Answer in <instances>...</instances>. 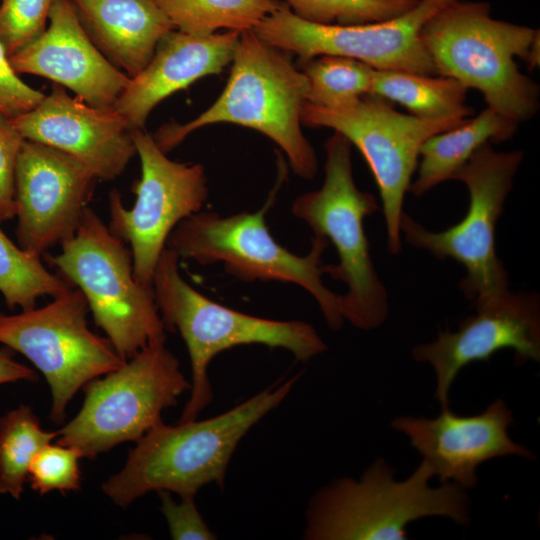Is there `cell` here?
Returning a JSON list of instances; mask_svg holds the SVG:
<instances>
[{"label": "cell", "mask_w": 540, "mask_h": 540, "mask_svg": "<svg viewBox=\"0 0 540 540\" xmlns=\"http://www.w3.org/2000/svg\"><path fill=\"white\" fill-rule=\"evenodd\" d=\"M298 375L271 386L215 417L153 426L129 452L121 471L102 485L118 506L151 491L195 497L204 485L224 487L227 467L242 438L290 393Z\"/></svg>", "instance_id": "6da1fadb"}, {"label": "cell", "mask_w": 540, "mask_h": 540, "mask_svg": "<svg viewBox=\"0 0 540 540\" xmlns=\"http://www.w3.org/2000/svg\"><path fill=\"white\" fill-rule=\"evenodd\" d=\"M309 84L291 54L266 44L252 30L240 33L226 86L193 120L167 123L153 136L165 153L202 127L230 123L254 129L277 144L296 175L315 177L317 157L301 129Z\"/></svg>", "instance_id": "7a4b0ae2"}, {"label": "cell", "mask_w": 540, "mask_h": 540, "mask_svg": "<svg viewBox=\"0 0 540 540\" xmlns=\"http://www.w3.org/2000/svg\"><path fill=\"white\" fill-rule=\"evenodd\" d=\"M538 29L497 20L484 1H454L431 16L421 39L438 75L480 91L499 114L517 123L539 109V87L521 73L515 58L528 63Z\"/></svg>", "instance_id": "3957f363"}, {"label": "cell", "mask_w": 540, "mask_h": 540, "mask_svg": "<svg viewBox=\"0 0 540 540\" xmlns=\"http://www.w3.org/2000/svg\"><path fill=\"white\" fill-rule=\"evenodd\" d=\"M179 259L166 247L152 279L164 327L180 333L191 363L190 397L179 422L196 419L212 401L208 367L211 360L225 350L259 344L288 350L296 360L303 362L327 350L325 342L307 322L257 317L209 299L181 276Z\"/></svg>", "instance_id": "277c9868"}, {"label": "cell", "mask_w": 540, "mask_h": 540, "mask_svg": "<svg viewBox=\"0 0 540 540\" xmlns=\"http://www.w3.org/2000/svg\"><path fill=\"white\" fill-rule=\"evenodd\" d=\"M430 465L422 460L411 476L396 481L379 459L360 480L343 478L317 492L307 510L304 538L309 540L406 539L410 522L444 516L469 522L466 488L444 482L433 488Z\"/></svg>", "instance_id": "5b68a950"}, {"label": "cell", "mask_w": 540, "mask_h": 540, "mask_svg": "<svg viewBox=\"0 0 540 540\" xmlns=\"http://www.w3.org/2000/svg\"><path fill=\"white\" fill-rule=\"evenodd\" d=\"M281 182L279 173L267 201L255 212L223 216L201 210L189 216L171 232L167 247L179 258L192 259L201 265L220 263L227 273L245 282L296 284L315 299L328 326L338 330L344 322L339 295L328 289L322 280V255L329 245L328 240L314 235L310 251L297 255L280 245L266 225V212Z\"/></svg>", "instance_id": "8992f818"}, {"label": "cell", "mask_w": 540, "mask_h": 540, "mask_svg": "<svg viewBox=\"0 0 540 540\" xmlns=\"http://www.w3.org/2000/svg\"><path fill=\"white\" fill-rule=\"evenodd\" d=\"M351 147L334 131L324 145L322 186L297 197L292 213L336 249L338 264L323 268L347 286L345 294L339 295L342 318L358 329L371 330L379 327L389 312L388 294L371 259L363 224L380 207L373 194L355 183Z\"/></svg>", "instance_id": "52a82bcc"}, {"label": "cell", "mask_w": 540, "mask_h": 540, "mask_svg": "<svg viewBox=\"0 0 540 540\" xmlns=\"http://www.w3.org/2000/svg\"><path fill=\"white\" fill-rule=\"evenodd\" d=\"M45 259L82 292L94 322L124 360L166 339L153 288L136 280L129 247L91 207L59 253Z\"/></svg>", "instance_id": "ba28073f"}, {"label": "cell", "mask_w": 540, "mask_h": 540, "mask_svg": "<svg viewBox=\"0 0 540 540\" xmlns=\"http://www.w3.org/2000/svg\"><path fill=\"white\" fill-rule=\"evenodd\" d=\"M165 343H149L119 368L85 384L83 405L57 431V443L92 459L120 443L136 442L161 422L162 412L191 389Z\"/></svg>", "instance_id": "9c48e42d"}, {"label": "cell", "mask_w": 540, "mask_h": 540, "mask_svg": "<svg viewBox=\"0 0 540 540\" xmlns=\"http://www.w3.org/2000/svg\"><path fill=\"white\" fill-rule=\"evenodd\" d=\"M522 159L519 150L498 152L490 143L481 146L452 178L466 185L469 206L464 218L445 230L430 231L402 213L399 227L407 243L465 268L460 288L473 303L509 290L508 273L495 249V231Z\"/></svg>", "instance_id": "30bf717a"}, {"label": "cell", "mask_w": 540, "mask_h": 540, "mask_svg": "<svg viewBox=\"0 0 540 540\" xmlns=\"http://www.w3.org/2000/svg\"><path fill=\"white\" fill-rule=\"evenodd\" d=\"M52 298L45 306L18 314L0 311V343L21 353L44 375L52 396L50 418L61 424L80 388L126 360L107 337L89 329V308L79 289L71 287Z\"/></svg>", "instance_id": "8fae6325"}, {"label": "cell", "mask_w": 540, "mask_h": 540, "mask_svg": "<svg viewBox=\"0 0 540 540\" xmlns=\"http://www.w3.org/2000/svg\"><path fill=\"white\" fill-rule=\"evenodd\" d=\"M466 120V119H465ZM458 119H424L395 110L390 102L366 94L353 104L326 108L305 102L301 123L342 134L363 155L377 183L391 254L401 252L400 220L405 194L417 168L420 149L433 135L461 124Z\"/></svg>", "instance_id": "7c38bea8"}, {"label": "cell", "mask_w": 540, "mask_h": 540, "mask_svg": "<svg viewBox=\"0 0 540 540\" xmlns=\"http://www.w3.org/2000/svg\"><path fill=\"white\" fill-rule=\"evenodd\" d=\"M141 164V177L133 192L132 208L124 206L120 193L109 194L110 231L129 245L136 280L152 287L157 262L174 228L202 210L208 198L205 169L198 163L169 159L152 135L132 130Z\"/></svg>", "instance_id": "4fadbf2b"}, {"label": "cell", "mask_w": 540, "mask_h": 540, "mask_svg": "<svg viewBox=\"0 0 540 540\" xmlns=\"http://www.w3.org/2000/svg\"><path fill=\"white\" fill-rule=\"evenodd\" d=\"M457 0H419L390 20L360 25H321L295 16L288 6L266 16L252 31L268 45L298 56V63L321 55L362 61L376 70L438 75L421 39V29L444 6Z\"/></svg>", "instance_id": "5bb4252c"}, {"label": "cell", "mask_w": 540, "mask_h": 540, "mask_svg": "<svg viewBox=\"0 0 540 540\" xmlns=\"http://www.w3.org/2000/svg\"><path fill=\"white\" fill-rule=\"evenodd\" d=\"M97 180L67 153L25 140L15 173L18 245L44 256L71 237L89 207Z\"/></svg>", "instance_id": "9a60e30c"}, {"label": "cell", "mask_w": 540, "mask_h": 540, "mask_svg": "<svg viewBox=\"0 0 540 540\" xmlns=\"http://www.w3.org/2000/svg\"><path fill=\"white\" fill-rule=\"evenodd\" d=\"M476 313L462 320L455 332H440L437 339L416 346L413 357L429 363L436 375L435 398L449 407L450 388L473 362L488 361L503 349H512L518 364L540 360V303L535 293L507 290L473 303Z\"/></svg>", "instance_id": "2e32d148"}, {"label": "cell", "mask_w": 540, "mask_h": 540, "mask_svg": "<svg viewBox=\"0 0 540 540\" xmlns=\"http://www.w3.org/2000/svg\"><path fill=\"white\" fill-rule=\"evenodd\" d=\"M26 140L74 157L101 180H113L136 155L132 129L114 108H97L54 84L32 110L10 119Z\"/></svg>", "instance_id": "e0dca14e"}, {"label": "cell", "mask_w": 540, "mask_h": 540, "mask_svg": "<svg viewBox=\"0 0 540 540\" xmlns=\"http://www.w3.org/2000/svg\"><path fill=\"white\" fill-rule=\"evenodd\" d=\"M512 422L511 410L497 399L477 415H457L446 407L432 419L397 417L392 427L409 438L442 483L454 482L467 489L475 487L476 469L487 460L508 455L535 458L510 438Z\"/></svg>", "instance_id": "ac0fdd59"}, {"label": "cell", "mask_w": 540, "mask_h": 540, "mask_svg": "<svg viewBox=\"0 0 540 540\" xmlns=\"http://www.w3.org/2000/svg\"><path fill=\"white\" fill-rule=\"evenodd\" d=\"M48 26L9 57L18 74H33L69 88L97 108L113 107L130 77L93 43L70 0H54Z\"/></svg>", "instance_id": "d6986e66"}, {"label": "cell", "mask_w": 540, "mask_h": 540, "mask_svg": "<svg viewBox=\"0 0 540 540\" xmlns=\"http://www.w3.org/2000/svg\"><path fill=\"white\" fill-rule=\"evenodd\" d=\"M241 32L195 36L173 29L158 43L148 65L131 77L113 107L128 126L143 129L162 100L196 80L217 75L232 62Z\"/></svg>", "instance_id": "ffe728a7"}, {"label": "cell", "mask_w": 540, "mask_h": 540, "mask_svg": "<svg viewBox=\"0 0 540 540\" xmlns=\"http://www.w3.org/2000/svg\"><path fill=\"white\" fill-rule=\"evenodd\" d=\"M93 43L131 78L175 29L154 0H70Z\"/></svg>", "instance_id": "44dd1931"}, {"label": "cell", "mask_w": 540, "mask_h": 540, "mask_svg": "<svg viewBox=\"0 0 540 540\" xmlns=\"http://www.w3.org/2000/svg\"><path fill=\"white\" fill-rule=\"evenodd\" d=\"M519 123L487 107L472 119L428 138L420 149L417 177L409 191L419 197L452 180L455 173L484 144L510 139Z\"/></svg>", "instance_id": "7402d4cb"}, {"label": "cell", "mask_w": 540, "mask_h": 540, "mask_svg": "<svg viewBox=\"0 0 540 540\" xmlns=\"http://www.w3.org/2000/svg\"><path fill=\"white\" fill-rule=\"evenodd\" d=\"M468 88L443 75L376 70L370 94L396 102L424 119L465 120L473 113L466 105Z\"/></svg>", "instance_id": "603a6c76"}, {"label": "cell", "mask_w": 540, "mask_h": 540, "mask_svg": "<svg viewBox=\"0 0 540 540\" xmlns=\"http://www.w3.org/2000/svg\"><path fill=\"white\" fill-rule=\"evenodd\" d=\"M176 30L207 36L220 29H254L266 16L284 8L282 0H154Z\"/></svg>", "instance_id": "cb8c5ba5"}, {"label": "cell", "mask_w": 540, "mask_h": 540, "mask_svg": "<svg viewBox=\"0 0 540 540\" xmlns=\"http://www.w3.org/2000/svg\"><path fill=\"white\" fill-rule=\"evenodd\" d=\"M57 436V431L43 430L24 404L0 417V495L20 499L32 460Z\"/></svg>", "instance_id": "d4e9b609"}, {"label": "cell", "mask_w": 540, "mask_h": 540, "mask_svg": "<svg viewBox=\"0 0 540 540\" xmlns=\"http://www.w3.org/2000/svg\"><path fill=\"white\" fill-rule=\"evenodd\" d=\"M1 223L0 294L9 309H32L40 297H55L72 287L58 274L49 271L41 256L14 244L2 230Z\"/></svg>", "instance_id": "484cf974"}, {"label": "cell", "mask_w": 540, "mask_h": 540, "mask_svg": "<svg viewBox=\"0 0 540 540\" xmlns=\"http://www.w3.org/2000/svg\"><path fill=\"white\" fill-rule=\"evenodd\" d=\"M298 64L309 84L306 102L312 105L343 107L371 92L375 69L362 61L321 55Z\"/></svg>", "instance_id": "4316f807"}, {"label": "cell", "mask_w": 540, "mask_h": 540, "mask_svg": "<svg viewBox=\"0 0 540 540\" xmlns=\"http://www.w3.org/2000/svg\"><path fill=\"white\" fill-rule=\"evenodd\" d=\"M298 18L321 25H360L393 19L419 0H282Z\"/></svg>", "instance_id": "83f0119b"}, {"label": "cell", "mask_w": 540, "mask_h": 540, "mask_svg": "<svg viewBox=\"0 0 540 540\" xmlns=\"http://www.w3.org/2000/svg\"><path fill=\"white\" fill-rule=\"evenodd\" d=\"M81 458L83 455L74 447L47 444L30 464L27 478L32 489L41 495L54 490H78L81 486Z\"/></svg>", "instance_id": "f1b7e54d"}, {"label": "cell", "mask_w": 540, "mask_h": 540, "mask_svg": "<svg viewBox=\"0 0 540 540\" xmlns=\"http://www.w3.org/2000/svg\"><path fill=\"white\" fill-rule=\"evenodd\" d=\"M54 0H0V41L10 57L46 29Z\"/></svg>", "instance_id": "f546056e"}, {"label": "cell", "mask_w": 540, "mask_h": 540, "mask_svg": "<svg viewBox=\"0 0 540 540\" xmlns=\"http://www.w3.org/2000/svg\"><path fill=\"white\" fill-rule=\"evenodd\" d=\"M24 137L11 120L0 115V221L15 217V173Z\"/></svg>", "instance_id": "4dcf8cb0"}, {"label": "cell", "mask_w": 540, "mask_h": 540, "mask_svg": "<svg viewBox=\"0 0 540 540\" xmlns=\"http://www.w3.org/2000/svg\"><path fill=\"white\" fill-rule=\"evenodd\" d=\"M161 512L163 513L172 539L213 540L216 535L199 513L194 497H181L176 502L167 490H159Z\"/></svg>", "instance_id": "1f68e13d"}, {"label": "cell", "mask_w": 540, "mask_h": 540, "mask_svg": "<svg viewBox=\"0 0 540 540\" xmlns=\"http://www.w3.org/2000/svg\"><path fill=\"white\" fill-rule=\"evenodd\" d=\"M45 94L21 80L0 41V115L13 119L35 108Z\"/></svg>", "instance_id": "d6a6232c"}, {"label": "cell", "mask_w": 540, "mask_h": 540, "mask_svg": "<svg viewBox=\"0 0 540 540\" xmlns=\"http://www.w3.org/2000/svg\"><path fill=\"white\" fill-rule=\"evenodd\" d=\"M36 381V373L26 365L14 360L10 353L0 350V385L17 381Z\"/></svg>", "instance_id": "836d02e7"}]
</instances>
